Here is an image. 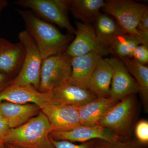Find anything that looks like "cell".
Wrapping results in <instances>:
<instances>
[{
	"label": "cell",
	"mask_w": 148,
	"mask_h": 148,
	"mask_svg": "<svg viewBox=\"0 0 148 148\" xmlns=\"http://www.w3.org/2000/svg\"><path fill=\"white\" fill-rule=\"evenodd\" d=\"M25 24V30L36 44L42 59L66 51L73 38L37 16L32 11L17 10Z\"/></svg>",
	"instance_id": "cell-1"
},
{
	"label": "cell",
	"mask_w": 148,
	"mask_h": 148,
	"mask_svg": "<svg viewBox=\"0 0 148 148\" xmlns=\"http://www.w3.org/2000/svg\"><path fill=\"white\" fill-rule=\"evenodd\" d=\"M51 125L42 112L21 126L10 128L4 145L25 148H54L50 134Z\"/></svg>",
	"instance_id": "cell-2"
},
{
	"label": "cell",
	"mask_w": 148,
	"mask_h": 148,
	"mask_svg": "<svg viewBox=\"0 0 148 148\" xmlns=\"http://www.w3.org/2000/svg\"><path fill=\"white\" fill-rule=\"evenodd\" d=\"M135 95H130L113 106L98 125L111 130L119 140H130L135 116Z\"/></svg>",
	"instance_id": "cell-3"
},
{
	"label": "cell",
	"mask_w": 148,
	"mask_h": 148,
	"mask_svg": "<svg viewBox=\"0 0 148 148\" xmlns=\"http://www.w3.org/2000/svg\"><path fill=\"white\" fill-rule=\"evenodd\" d=\"M71 0H17L14 4L30 9L42 19L66 29L70 35H75V29L69 17Z\"/></svg>",
	"instance_id": "cell-4"
},
{
	"label": "cell",
	"mask_w": 148,
	"mask_h": 148,
	"mask_svg": "<svg viewBox=\"0 0 148 148\" xmlns=\"http://www.w3.org/2000/svg\"><path fill=\"white\" fill-rule=\"evenodd\" d=\"M19 42L25 49V56L21 70L12 82L11 84L30 85L39 89L40 74L42 58L34 40L26 30L19 32Z\"/></svg>",
	"instance_id": "cell-5"
},
{
	"label": "cell",
	"mask_w": 148,
	"mask_h": 148,
	"mask_svg": "<svg viewBox=\"0 0 148 148\" xmlns=\"http://www.w3.org/2000/svg\"><path fill=\"white\" fill-rule=\"evenodd\" d=\"M72 58L65 51L43 59L40 74V92H49L68 82L71 75Z\"/></svg>",
	"instance_id": "cell-6"
},
{
	"label": "cell",
	"mask_w": 148,
	"mask_h": 148,
	"mask_svg": "<svg viewBox=\"0 0 148 148\" xmlns=\"http://www.w3.org/2000/svg\"><path fill=\"white\" fill-rule=\"evenodd\" d=\"M102 10L114 18L126 33L136 35V28L147 6L131 0H107Z\"/></svg>",
	"instance_id": "cell-7"
},
{
	"label": "cell",
	"mask_w": 148,
	"mask_h": 148,
	"mask_svg": "<svg viewBox=\"0 0 148 148\" xmlns=\"http://www.w3.org/2000/svg\"><path fill=\"white\" fill-rule=\"evenodd\" d=\"M75 26V37L65 51L67 54L74 57L83 56L92 52H98L103 56L110 53L98 42L92 24L77 21Z\"/></svg>",
	"instance_id": "cell-8"
},
{
	"label": "cell",
	"mask_w": 148,
	"mask_h": 148,
	"mask_svg": "<svg viewBox=\"0 0 148 148\" xmlns=\"http://www.w3.org/2000/svg\"><path fill=\"white\" fill-rule=\"evenodd\" d=\"M50 137L55 140L83 143L92 140H101L112 143L119 139L112 131L99 125L84 126L80 125L68 130H54Z\"/></svg>",
	"instance_id": "cell-9"
},
{
	"label": "cell",
	"mask_w": 148,
	"mask_h": 148,
	"mask_svg": "<svg viewBox=\"0 0 148 148\" xmlns=\"http://www.w3.org/2000/svg\"><path fill=\"white\" fill-rule=\"evenodd\" d=\"M113 70L110 97L120 101L139 92V86L122 61L116 57L109 58Z\"/></svg>",
	"instance_id": "cell-10"
},
{
	"label": "cell",
	"mask_w": 148,
	"mask_h": 148,
	"mask_svg": "<svg viewBox=\"0 0 148 148\" xmlns=\"http://www.w3.org/2000/svg\"><path fill=\"white\" fill-rule=\"evenodd\" d=\"M41 110L50 123L52 131L68 130L81 125L76 107L52 101Z\"/></svg>",
	"instance_id": "cell-11"
},
{
	"label": "cell",
	"mask_w": 148,
	"mask_h": 148,
	"mask_svg": "<svg viewBox=\"0 0 148 148\" xmlns=\"http://www.w3.org/2000/svg\"><path fill=\"white\" fill-rule=\"evenodd\" d=\"M49 92H41L30 85H15L11 84L0 93V103L8 102L16 104L32 103L40 109L52 101Z\"/></svg>",
	"instance_id": "cell-12"
},
{
	"label": "cell",
	"mask_w": 148,
	"mask_h": 148,
	"mask_svg": "<svg viewBox=\"0 0 148 148\" xmlns=\"http://www.w3.org/2000/svg\"><path fill=\"white\" fill-rule=\"evenodd\" d=\"M24 56L25 49L21 42L12 43L0 37V72L10 78L14 74L18 75Z\"/></svg>",
	"instance_id": "cell-13"
},
{
	"label": "cell",
	"mask_w": 148,
	"mask_h": 148,
	"mask_svg": "<svg viewBox=\"0 0 148 148\" xmlns=\"http://www.w3.org/2000/svg\"><path fill=\"white\" fill-rule=\"evenodd\" d=\"M103 56L92 52L86 55L72 57V73L68 82L88 90V84L92 73Z\"/></svg>",
	"instance_id": "cell-14"
},
{
	"label": "cell",
	"mask_w": 148,
	"mask_h": 148,
	"mask_svg": "<svg viewBox=\"0 0 148 148\" xmlns=\"http://www.w3.org/2000/svg\"><path fill=\"white\" fill-rule=\"evenodd\" d=\"M52 101L79 108L97 98L89 90L68 82L49 91Z\"/></svg>",
	"instance_id": "cell-15"
},
{
	"label": "cell",
	"mask_w": 148,
	"mask_h": 148,
	"mask_svg": "<svg viewBox=\"0 0 148 148\" xmlns=\"http://www.w3.org/2000/svg\"><path fill=\"white\" fill-rule=\"evenodd\" d=\"M119 102L110 97H97L84 106L77 108L81 125L84 126L98 125L100 120L106 112Z\"/></svg>",
	"instance_id": "cell-16"
},
{
	"label": "cell",
	"mask_w": 148,
	"mask_h": 148,
	"mask_svg": "<svg viewBox=\"0 0 148 148\" xmlns=\"http://www.w3.org/2000/svg\"><path fill=\"white\" fill-rule=\"evenodd\" d=\"M40 109L37 105L32 103H0V111L10 128H15L26 123L38 113Z\"/></svg>",
	"instance_id": "cell-17"
},
{
	"label": "cell",
	"mask_w": 148,
	"mask_h": 148,
	"mask_svg": "<svg viewBox=\"0 0 148 148\" xmlns=\"http://www.w3.org/2000/svg\"><path fill=\"white\" fill-rule=\"evenodd\" d=\"M112 75L109 58H102L90 77L88 90L98 98L110 97Z\"/></svg>",
	"instance_id": "cell-18"
},
{
	"label": "cell",
	"mask_w": 148,
	"mask_h": 148,
	"mask_svg": "<svg viewBox=\"0 0 148 148\" xmlns=\"http://www.w3.org/2000/svg\"><path fill=\"white\" fill-rule=\"evenodd\" d=\"M93 23L98 42L108 51L116 38L127 34L114 18L106 14H100Z\"/></svg>",
	"instance_id": "cell-19"
},
{
	"label": "cell",
	"mask_w": 148,
	"mask_h": 148,
	"mask_svg": "<svg viewBox=\"0 0 148 148\" xmlns=\"http://www.w3.org/2000/svg\"><path fill=\"white\" fill-rule=\"evenodd\" d=\"M104 4L103 0H71L69 11L79 21L91 24L101 13Z\"/></svg>",
	"instance_id": "cell-20"
},
{
	"label": "cell",
	"mask_w": 148,
	"mask_h": 148,
	"mask_svg": "<svg viewBox=\"0 0 148 148\" xmlns=\"http://www.w3.org/2000/svg\"><path fill=\"white\" fill-rule=\"evenodd\" d=\"M122 61L130 75L137 82L139 92L144 106L147 108L148 104V68L138 63L132 58L122 57Z\"/></svg>",
	"instance_id": "cell-21"
},
{
	"label": "cell",
	"mask_w": 148,
	"mask_h": 148,
	"mask_svg": "<svg viewBox=\"0 0 148 148\" xmlns=\"http://www.w3.org/2000/svg\"><path fill=\"white\" fill-rule=\"evenodd\" d=\"M140 45L141 42L135 35L125 34L115 39L109 48V52L118 58H131L133 50Z\"/></svg>",
	"instance_id": "cell-22"
},
{
	"label": "cell",
	"mask_w": 148,
	"mask_h": 148,
	"mask_svg": "<svg viewBox=\"0 0 148 148\" xmlns=\"http://www.w3.org/2000/svg\"><path fill=\"white\" fill-rule=\"evenodd\" d=\"M136 37L141 45L148 47V10L146 11L136 28Z\"/></svg>",
	"instance_id": "cell-23"
},
{
	"label": "cell",
	"mask_w": 148,
	"mask_h": 148,
	"mask_svg": "<svg viewBox=\"0 0 148 148\" xmlns=\"http://www.w3.org/2000/svg\"><path fill=\"white\" fill-rule=\"evenodd\" d=\"M51 141L54 148H95L98 140H92L76 145L69 141L64 140H55L50 137Z\"/></svg>",
	"instance_id": "cell-24"
},
{
	"label": "cell",
	"mask_w": 148,
	"mask_h": 148,
	"mask_svg": "<svg viewBox=\"0 0 148 148\" xmlns=\"http://www.w3.org/2000/svg\"><path fill=\"white\" fill-rule=\"evenodd\" d=\"M137 140L141 144L147 145L148 143V121L143 120L138 122L135 127Z\"/></svg>",
	"instance_id": "cell-25"
},
{
	"label": "cell",
	"mask_w": 148,
	"mask_h": 148,
	"mask_svg": "<svg viewBox=\"0 0 148 148\" xmlns=\"http://www.w3.org/2000/svg\"><path fill=\"white\" fill-rule=\"evenodd\" d=\"M131 58L138 63L146 66L148 63V47L143 45L136 47L132 52Z\"/></svg>",
	"instance_id": "cell-26"
},
{
	"label": "cell",
	"mask_w": 148,
	"mask_h": 148,
	"mask_svg": "<svg viewBox=\"0 0 148 148\" xmlns=\"http://www.w3.org/2000/svg\"><path fill=\"white\" fill-rule=\"evenodd\" d=\"M146 145H143L137 140H116L110 143V148H145Z\"/></svg>",
	"instance_id": "cell-27"
},
{
	"label": "cell",
	"mask_w": 148,
	"mask_h": 148,
	"mask_svg": "<svg viewBox=\"0 0 148 148\" xmlns=\"http://www.w3.org/2000/svg\"><path fill=\"white\" fill-rule=\"evenodd\" d=\"M10 129L7 122L5 120L0 121V144H4L5 138Z\"/></svg>",
	"instance_id": "cell-28"
},
{
	"label": "cell",
	"mask_w": 148,
	"mask_h": 148,
	"mask_svg": "<svg viewBox=\"0 0 148 148\" xmlns=\"http://www.w3.org/2000/svg\"><path fill=\"white\" fill-rule=\"evenodd\" d=\"M12 79L0 72V93L12 83Z\"/></svg>",
	"instance_id": "cell-29"
},
{
	"label": "cell",
	"mask_w": 148,
	"mask_h": 148,
	"mask_svg": "<svg viewBox=\"0 0 148 148\" xmlns=\"http://www.w3.org/2000/svg\"><path fill=\"white\" fill-rule=\"evenodd\" d=\"M95 148H110V143L103 140H98Z\"/></svg>",
	"instance_id": "cell-30"
},
{
	"label": "cell",
	"mask_w": 148,
	"mask_h": 148,
	"mask_svg": "<svg viewBox=\"0 0 148 148\" xmlns=\"http://www.w3.org/2000/svg\"><path fill=\"white\" fill-rule=\"evenodd\" d=\"M8 5V2L6 0H0V17L3 10Z\"/></svg>",
	"instance_id": "cell-31"
},
{
	"label": "cell",
	"mask_w": 148,
	"mask_h": 148,
	"mask_svg": "<svg viewBox=\"0 0 148 148\" xmlns=\"http://www.w3.org/2000/svg\"><path fill=\"white\" fill-rule=\"evenodd\" d=\"M5 148H25L21 147H15V146H12L7 145H4Z\"/></svg>",
	"instance_id": "cell-32"
},
{
	"label": "cell",
	"mask_w": 148,
	"mask_h": 148,
	"mask_svg": "<svg viewBox=\"0 0 148 148\" xmlns=\"http://www.w3.org/2000/svg\"><path fill=\"white\" fill-rule=\"evenodd\" d=\"M2 120H5V119L4 118L2 114L1 111H0V121Z\"/></svg>",
	"instance_id": "cell-33"
},
{
	"label": "cell",
	"mask_w": 148,
	"mask_h": 148,
	"mask_svg": "<svg viewBox=\"0 0 148 148\" xmlns=\"http://www.w3.org/2000/svg\"><path fill=\"white\" fill-rule=\"evenodd\" d=\"M0 148H5L4 144H0Z\"/></svg>",
	"instance_id": "cell-34"
},
{
	"label": "cell",
	"mask_w": 148,
	"mask_h": 148,
	"mask_svg": "<svg viewBox=\"0 0 148 148\" xmlns=\"http://www.w3.org/2000/svg\"><path fill=\"white\" fill-rule=\"evenodd\" d=\"M1 24H0V29H1Z\"/></svg>",
	"instance_id": "cell-35"
}]
</instances>
